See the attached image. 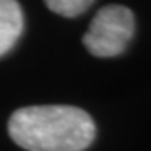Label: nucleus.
<instances>
[{
	"label": "nucleus",
	"mask_w": 151,
	"mask_h": 151,
	"mask_svg": "<svg viewBox=\"0 0 151 151\" xmlns=\"http://www.w3.org/2000/svg\"><path fill=\"white\" fill-rule=\"evenodd\" d=\"M133 34V12L123 5H106L92 19L82 42L96 57H116L126 50Z\"/></svg>",
	"instance_id": "f03ea898"
},
{
	"label": "nucleus",
	"mask_w": 151,
	"mask_h": 151,
	"mask_svg": "<svg viewBox=\"0 0 151 151\" xmlns=\"http://www.w3.org/2000/svg\"><path fill=\"white\" fill-rule=\"evenodd\" d=\"M9 134L27 151H84L94 141L96 124L74 106H29L10 116Z\"/></svg>",
	"instance_id": "f257e3e1"
},
{
	"label": "nucleus",
	"mask_w": 151,
	"mask_h": 151,
	"mask_svg": "<svg viewBox=\"0 0 151 151\" xmlns=\"http://www.w3.org/2000/svg\"><path fill=\"white\" fill-rule=\"evenodd\" d=\"M45 5L49 10H52L57 15H62L65 19H74L92 5L91 0H47Z\"/></svg>",
	"instance_id": "20e7f679"
},
{
	"label": "nucleus",
	"mask_w": 151,
	"mask_h": 151,
	"mask_svg": "<svg viewBox=\"0 0 151 151\" xmlns=\"http://www.w3.org/2000/svg\"><path fill=\"white\" fill-rule=\"evenodd\" d=\"M24 29V15L19 2L0 0V57L19 40Z\"/></svg>",
	"instance_id": "7ed1b4c3"
}]
</instances>
